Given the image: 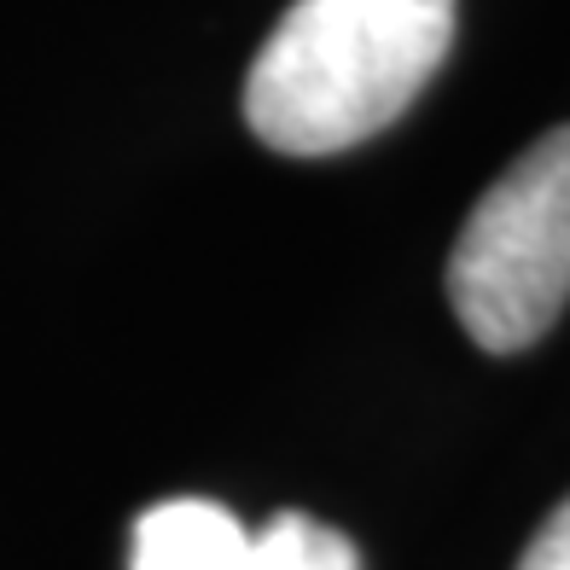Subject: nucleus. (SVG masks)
Returning <instances> with one entry per match:
<instances>
[{"label":"nucleus","mask_w":570,"mask_h":570,"mask_svg":"<svg viewBox=\"0 0 570 570\" xmlns=\"http://www.w3.org/2000/svg\"><path fill=\"white\" fill-rule=\"evenodd\" d=\"M518 570H570V501H559V512L535 530Z\"/></svg>","instance_id":"nucleus-5"},{"label":"nucleus","mask_w":570,"mask_h":570,"mask_svg":"<svg viewBox=\"0 0 570 570\" xmlns=\"http://www.w3.org/2000/svg\"><path fill=\"white\" fill-rule=\"evenodd\" d=\"M449 303L472 344L518 355L570 303V122L541 135L465 216Z\"/></svg>","instance_id":"nucleus-2"},{"label":"nucleus","mask_w":570,"mask_h":570,"mask_svg":"<svg viewBox=\"0 0 570 570\" xmlns=\"http://www.w3.org/2000/svg\"><path fill=\"white\" fill-rule=\"evenodd\" d=\"M245 570H361L350 535L315 524L303 512H279L268 530L250 535V564Z\"/></svg>","instance_id":"nucleus-4"},{"label":"nucleus","mask_w":570,"mask_h":570,"mask_svg":"<svg viewBox=\"0 0 570 570\" xmlns=\"http://www.w3.org/2000/svg\"><path fill=\"white\" fill-rule=\"evenodd\" d=\"M135 570H245L250 530L216 501H158L135 524Z\"/></svg>","instance_id":"nucleus-3"},{"label":"nucleus","mask_w":570,"mask_h":570,"mask_svg":"<svg viewBox=\"0 0 570 570\" xmlns=\"http://www.w3.org/2000/svg\"><path fill=\"white\" fill-rule=\"evenodd\" d=\"M454 0H297L245 76V122L292 158L361 146L425 94Z\"/></svg>","instance_id":"nucleus-1"}]
</instances>
